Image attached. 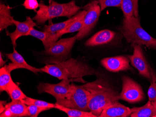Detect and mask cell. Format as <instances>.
Here are the masks:
<instances>
[{"instance_id":"ba28073f","label":"cell","mask_w":156,"mask_h":117,"mask_svg":"<svg viewBox=\"0 0 156 117\" xmlns=\"http://www.w3.org/2000/svg\"><path fill=\"white\" fill-rule=\"evenodd\" d=\"M131 46L133 48V54L128 56L131 65L136 68L140 75L151 83L156 81V74L148 64L141 46L137 44H131Z\"/></svg>"},{"instance_id":"4dcf8cb0","label":"cell","mask_w":156,"mask_h":117,"mask_svg":"<svg viewBox=\"0 0 156 117\" xmlns=\"http://www.w3.org/2000/svg\"><path fill=\"white\" fill-rule=\"evenodd\" d=\"M7 104L6 101H0V114L3 112L5 111V105Z\"/></svg>"},{"instance_id":"e575fe53","label":"cell","mask_w":156,"mask_h":117,"mask_svg":"<svg viewBox=\"0 0 156 117\" xmlns=\"http://www.w3.org/2000/svg\"><path fill=\"white\" fill-rule=\"evenodd\" d=\"M53 0H49V4H51L52 2L53 1Z\"/></svg>"},{"instance_id":"5b68a950","label":"cell","mask_w":156,"mask_h":117,"mask_svg":"<svg viewBox=\"0 0 156 117\" xmlns=\"http://www.w3.org/2000/svg\"><path fill=\"white\" fill-rule=\"evenodd\" d=\"M77 40L76 35L73 37L63 38L57 41L47 50L45 64H55L68 59L73 47Z\"/></svg>"},{"instance_id":"2e32d148","label":"cell","mask_w":156,"mask_h":117,"mask_svg":"<svg viewBox=\"0 0 156 117\" xmlns=\"http://www.w3.org/2000/svg\"><path fill=\"white\" fill-rule=\"evenodd\" d=\"M115 35V32L109 29L101 30L88 39L85 45L88 47H94L107 44L114 39Z\"/></svg>"},{"instance_id":"4fadbf2b","label":"cell","mask_w":156,"mask_h":117,"mask_svg":"<svg viewBox=\"0 0 156 117\" xmlns=\"http://www.w3.org/2000/svg\"><path fill=\"white\" fill-rule=\"evenodd\" d=\"M7 57L11 60L12 63L7 65L9 70L11 72L15 70L18 69H25L30 71L35 74L38 75V72H42L41 68H37L33 67L28 64L22 55H20L14 47L13 52L11 53L6 54Z\"/></svg>"},{"instance_id":"7c38bea8","label":"cell","mask_w":156,"mask_h":117,"mask_svg":"<svg viewBox=\"0 0 156 117\" xmlns=\"http://www.w3.org/2000/svg\"><path fill=\"white\" fill-rule=\"evenodd\" d=\"M14 25L16 26L15 31L12 33L6 31L7 35L10 37L12 41V43L14 47H16V42L18 38L21 36H25L30 31L37 26L36 22H34V20L30 17L27 16L25 21L20 22L14 19Z\"/></svg>"},{"instance_id":"6da1fadb","label":"cell","mask_w":156,"mask_h":117,"mask_svg":"<svg viewBox=\"0 0 156 117\" xmlns=\"http://www.w3.org/2000/svg\"><path fill=\"white\" fill-rule=\"evenodd\" d=\"M45 72L59 80L71 79L74 82L85 83L83 77L95 75L98 77L99 73L94 68L81 60L69 58L65 61L55 64H46L41 68Z\"/></svg>"},{"instance_id":"484cf974","label":"cell","mask_w":156,"mask_h":117,"mask_svg":"<svg viewBox=\"0 0 156 117\" xmlns=\"http://www.w3.org/2000/svg\"><path fill=\"white\" fill-rule=\"evenodd\" d=\"M22 101L27 105H35L40 107H47L51 109L55 108V104L49 103L43 100L34 99L28 97L23 100Z\"/></svg>"},{"instance_id":"e0dca14e","label":"cell","mask_w":156,"mask_h":117,"mask_svg":"<svg viewBox=\"0 0 156 117\" xmlns=\"http://www.w3.org/2000/svg\"><path fill=\"white\" fill-rule=\"evenodd\" d=\"M26 36H30L41 40L44 46L45 50L50 48L60 37L57 33L38 31L34 28L31 29Z\"/></svg>"},{"instance_id":"8992f818","label":"cell","mask_w":156,"mask_h":117,"mask_svg":"<svg viewBox=\"0 0 156 117\" xmlns=\"http://www.w3.org/2000/svg\"><path fill=\"white\" fill-rule=\"evenodd\" d=\"M90 97V92L83 85H76L72 83L71 92L68 97L56 103L68 108L89 112Z\"/></svg>"},{"instance_id":"5bb4252c","label":"cell","mask_w":156,"mask_h":117,"mask_svg":"<svg viewBox=\"0 0 156 117\" xmlns=\"http://www.w3.org/2000/svg\"><path fill=\"white\" fill-rule=\"evenodd\" d=\"M5 111L1 114V117H29L28 105L22 100H12L5 105Z\"/></svg>"},{"instance_id":"7402d4cb","label":"cell","mask_w":156,"mask_h":117,"mask_svg":"<svg viewBox=\"0 0 156 117\" xmlns=\"http://www.w3.org/2000/svg\"><path fill=\"white\" fill-rule=\"evenodd\" d=\"M80 12H78L75 15L69 18L66 21L59 22L57 23H53L51 20H49V25H44V31L50 32V33H55L58 31H61L65 29L69 24L73 22L74 20H76L78 16H79Z\"/></svg>"},{"instance_id":"d6986e66","label":"cell","mask_w":156,"mask_h":117,"mask_svg":"<svg viewBox=\"0 0 156 117\" xmlns=\"http://www.w3.org/2000/svg\"><path fill=\"white\" fill-rule=\"evenodd\" d=\"M131 109V117H155L156 115V109L149 100L142 107H134Z\"/></svg>"},{"instance_id":"3957f363","label":"cell","mask_w":156,"mask_h":117,"mask_svg":"<svg viewBox=\"0 0 156 117\" xmlns=\"http://www.w3.org/2000/svg\"><path fill=\"white\" fill-rule=\"evenodd\" d=\"M81 7L77 6L74 1L66 3H58L52 1L51 4L45 5L41 1L39 9L36 11V15L32 18L37 25H43L47 21L56 17H67L70 18L80 10Z\"/></svg>"},{"instance_id":"83f0119b","label":"cell","mask_w":156,"mask_h":117,"mask_svg":"<svg viewBox=\"0 0 156 117\" xmlns=\"http://www.w3.org/2000/svg\"><path fill=\"white\" fill-rule=\"evenodd\" d=\"M51 108L47 107H40L35 105H28V111L29 117H37L43 112L50 110Z\"/></svg>"},{"instance_id":"f546056e","label":"cell","mask_w":156,"mask_h":117,"mask_svg":"<svg viewBox=\"0 0 156 117\" xmlns=\"http://www.w3.org/2000/svg\"><path fill=\"white\" fill-rule=\"evenodd\" d=\"M148 96L149 101H156V81L151 82L148 89Z\"/></svg>"},{"instance_id":"52a82bcc","label":"cell","mask_w":156,"mask_h":117,"mask_svg":"<svg viewBox=\"0 0 156 117\" xmlns=\"http://www.w3.org/2000/svg\"><path fill=\"white\" fill-rule=\"evenodd\" d=\"M71 79H62L58 84H52L48 83L41 82L37 86L38 94L46 93L52 95L55 98L56 102L61 101L68 97L72 89Z\"/></svg>"},{"instance_id":"cb8c5ba5","label":"cell","mask_w":156,"mask_h":117,"mask_svg":"<svg viewBox=\"0 0 156 117\" xmlns=\"http://www.w3.org/2000/svg\"><path fill=\"white\" fill-rule=\"evenodd\" d=\"M6 92L10 96L12 100H20L22 101L27 97L13 80L7 86Z\"/></svg>"},{"instance_id":"277c9868","label":"cell","mask_w":156,"mask_h":117,"mask_svg":"<svg viewBox=\"0 0 156 117\" xmlns=\"http://www.w3.org/2000/svg\"><path fill=\"white\" fill-rule=\"evenodd\" d=\"M120 29L127 42L131 44L148 47L155 39L143 28L139 17L125 16Z\"/></svg>"},{"instance_id":"4316f807","label":"cell","mask_w":156,"mask_h":117,"mask_svg":"<svg viewBox=\"0 0 156 117\" xmlns=\"http://www.w3.org/2000/svg\"><path fill=\"white\" fill-rule=\"evenodd\" d=\"M100 6L101 11L108 7L121 8L122 0H97Z\"/></svg>"},{"instance_id":"8fae6325","label":"cell","mask_w":156,"mask_h":117,"mask_svg":"<svg viewBox=\"0 0 156 117\" xmlns=\"http://www.w3.org/2000/svg\"><path fill=\"white\" fill-rule=\"evenodd\" d=\"M102 66L110 72H117L131 70L128 57L125 56H116L106 57L101 60Z\"/></svg>"},{"instance_id":"ac0fdd59","label":"cell","mask_w":156,"mask_h":117,"mask_svg":"<svg viewBox=\"0 0 156 117\" xmlns=\"http://www.w3.org/2000/svg\"><path fill=\"white\" fill-rule=\"evenodd\" d=\"M12 8L4 3L0 4V31L7 29L8 27L14 25V17L11 16Z\"/></svg>"},{"instance_id":"ffe728a7","label":"cell","mask_w":156,"mask_h":117,"mask_svg":"<svg viewBox=\"0 0 156 117\" xmlns=\"http://www.w3.org/2000/svg\"><path fill=\"white\" fill-rule=\"evenodd\" d=\"M139 0H122L121 8L124 17H139L138 14Z\"/></svg>"},{"instance_id":"d6a6232c","label":"cell","mask_w":156,"mask_h":117,"mask_svg":"<svg viewBox=\"0 0 156 117\" xmlns=\"http://www.w3.org/2000/svg\"><path fill=\"white\" fill-rule=\"evenodd\" d=\"M148 47L156 50V39H155V40H154L153 42H152L149 45Z\"/></svg>"},{"instance_id":"9c48e42d","label":"cell","mask_w":156,"mask_h":117,"mask_svg":"<svg viewBox=\"0 0 156 117\" xmlns=\"http://www.w3.org/2000/svg\"><path fill=\"white\" fill-rule=\"evenodd\" d=\"M122 89L119 93V100H122L129 103H138L144 100V94L142 87L136 81L123 76L122 77Z\"/></svg>"},{"instance_id":"836d02e7","label":"cell","mask_w":156,"mask_h":117,"mask_svg":"<svg viewBox=\"0 0 156 117\" xmlns=\"http://www.w3.org/2000/svg\"><path fill=\"white\" fill-rule=\"evenodd\" d=\"M151 103H152V105H153V106H154V107H155V109H156V101H152L151 102ZM156 117V116H155V117Z\"/></svg>"},{"instance_id":"7a4b0ae2","label":"cell","mask_w":156,"mask_h":117,"mask_svg":"<svg viewBox=\"0 0 156 117\" xmlns=\"http://www.w3.org/2000/svg\"><path fill=\"white\" fill-rule=\"evenodd\" d=\"M83 86L90 93L89 111L97 117L105 107L119 100L118 91L104 78L97 77L95 81L86 83Z\"/></svg>"},{"instance_id":"d4e9b609","label":"cell","mask_w":156,"mask_h":117,"mask_svg":"<svg viewBox=\"0 0 156 117\" xmlns=\"http://www.w3.org/2000/svg\"><path fill=\"white\" fill-rule=\"evenodd\" d=\"M11 72L9 70L7 65H5L0 69V91H6L7 86L12 81Z\"/></svg>"},{"instance_id":"1f68e13d","label":"cell","mask_w":156,"mask_h":117,"mask_svg":"<svg viewBox=\"0 0 156 117\" xmlns=\"http://www.w3.org/2000/svg\"><path fill=\"white\" fill-rule=\"evenodd\" d=\"M7 61H4L2 58V53L1 52L0 53V67H2L4 66V65H6L5 64L7 62Z\"/></svg>"},{"instance_id":"9a60e30c","label":"cell","mask_w":156,"mask_h":117,"mask_svg":"<svg viewBox=\"0 0 156 117\" xmlns=\"http://www.w3.org/2000/svg\"><path fill=\"white\" fill-rule=\"evenodd\" d=\"M132 113L131 108L115 101L105 107L100 117H128Z\"/></svg>"},{"instance_id":"f1b7e54d","label":"cell","mask_w":156,"mask_h":117,"mask_svg":"<svg viewBox=\"0 0 156 117\" xmlns=\"http://www.w3.org/2000/svg\"><path fill=\"white\" fill-rule=\"evenodd\" d=\"M39 5L37 0H25L23 6L26 9L34 10L36 12L37 9L39 7Z\"/></svg>"},{"instance_id":"30bf717a","label":"cell","mask_w":156,"mask_h":117,"mask_svg":"<svg viewBox=\"0 0 156 117\" xmlns=\"http://www.w3.org/2000/svg\"><path fill=\"white\" fill-rule=\"evenodd\" d=\"M83 9L86 11V13L84 17L83 27L76 34L78 40L83 39L94 28L101 12L99 2L96 0L87 4Z\"/></svg>"},{"instance_id":"603a6c76","label":"cell","mask_w":156,"mask_h":117,"mask_svg":"<svg viewBox=\"0 0 156 117\" xmlns=\"http://www.w3.org/2000/svg\"><path fill=\"white\" fill-rule=\"evenodd\" d=\"M55 105V109L65 112L69 117H97L90 111H83L78 109L68 108L56 103Z\"/></svg>"},{"instance_id":"44dd1931","label":"cell","mask_w":156,"mask_h":117,"mask_svg":"<svg viewBox=\"0 0 156 117\" xmlns=\"http://www.w3.org/2000/svg\"><path fill=\"white\" fill-rule=\"evenodd\" d=\"M86 13V11L84 9L80 11L79 16L74 20L73 22L69 24L65 29L57 32L59 37L67 33H73L76 31H79L82 29L84 23V17Z\"/></svg>"}]
</instances>
